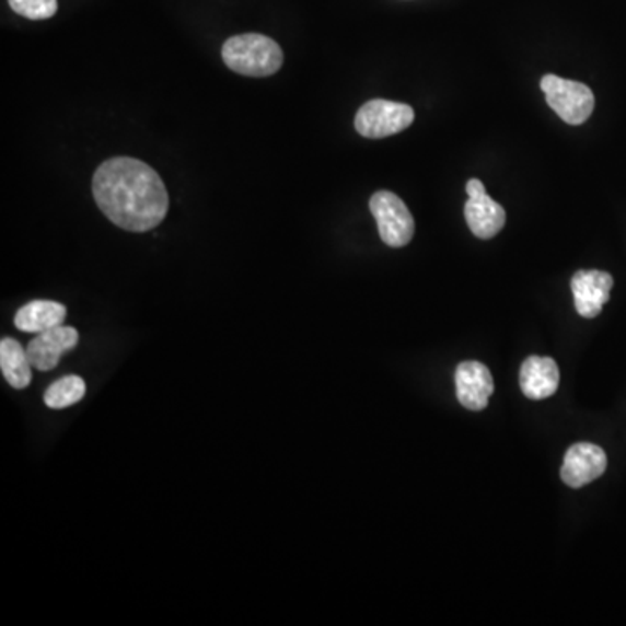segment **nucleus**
Returning <instances> with one entry per match:
<instances>
[{
	"label": "nucleus",
	"mask_w": 626,
	"mask_h": 626,
	"mask_svg": "<svg viewBox=\"0 0 626 626\" xmlns=\"http://www.w3.org/2000/svg\"><path fill=\"white\" fill-rule=\"evenodd\" d=\"M93 194L100 211L127 232L155 229L170 209V195L161 176L132 156L103 162L93 176Z\"/></svg>",
	"instance_id": "nucleus-1"
},
{
	"label": "nucleus",
	"mask_w": 626,
	"mask_h": 626,
	"mask_svg": "<svg viewBox=\"0 0 626 626\" xmlns=\"http://www.w3.org/2000/svg\"><path fill=\"white\" fill-rule=\"evenodd\" d=\"M221 58L235 73L246 77H270L279 72L283 53L274 38L262 34H242L223 44Z\"/></svg>",
	"instance_id": "nucleus-2"
},
{
	"label": "nucleus",
	"mask_w": 626,
	"mask_h": 626,
	"mask_svg": "<svg viewBox=\"0 0 626 626\" xmlns=\"http://www.w3.org/2000/svg\"><path fill=\"white\" fill-rule=\"evenodd\" d=\"M542 90L552 111L557 112L560 119L571 126L587 123L595 108L592 91L581 82L567 81L550 73L543 77Z\"/></svg>",
	"instance_id": "nucleus-3"
},
{
	"label": "nucleus",
	"mask_w": 626,
	"mask_h": 626,
	"mask_svg": "<svg viewBox=\"0 0 626 626\" xmlns=\"http://www.w3.org/2000/svg\"><path fill=\"white\" fill-rule=\"evenodd\" d=\"M381 241L390 247H404L415 235V218L404 200L392 192H376L369 200Z\"/></svg>",
	"instance_id": "nucleus-4"
},
{
	"label": "nucleus",
	"mask_w": 626,
	"mask_h": 626,
	"mask_svg": "<svg viewBox=\"0 0 626 626\" xmlns=\"http://www.w3.org/2000/svg\"><path fill=\"white\" fill-rule=\"evenodd\" d=\"M415 123V111L404 103L371 100L360 106L356 115V129L360 136L380 140L403 132Z\"/></svg>",
	"instance_id": "nucleus-5"
},
{
	"label": "nucleus",
	"mask_w": 626,
	"mask_h": 626,
	"mask_svg": "<svg viewBox=\"0 0 626 626\" xmlns=\"http://www.w3.org/2000/svg\"><path fill=\"white\" fill-rule=\"evenodd\" d=\"M605 468H607V456L604 449L590 442H580L567 451L560 477L567 486L580 489L601 477Z\"/></svg>",
	"instance_id": "nucleus-6"
},
{
	"label": "nucleus",
	"mask_w": 626,
	"mask_h": 626,
	"mask_svg": "<svg viewBox=\"0 0 626 626\" xmlns=\"http://www.w3.org/2000/svg\"><path fill=\"white\" fill-rule=\"evenodd\" d=\"M77 344H79V333H77L76 327L61 324V326L35 335V338L26 347V353H28V359H31L34 369L46 373V371H53L60 362L63 353L72 350Z\"/></svg>",
	"instance_id": "nucleus-7"
},
{
	"label": "nucleus",
	"mask_w": 626,
	"mask_h": 626,
	"mask_svg": "<svg viewBox=\"0 0 626 626\" xmlns=\"http://www.w3.org/2000/svg\"><path fill=\"white\" fill-rule=\"evenodd\" d=\"M575 305L581 317L593 318L602 312L610 301L613 277L607 271L580 270L571 280Z\"/></svg>",
	"instance_id": "nucleus-8"
},
{
	"label": "nucleus",
	"mask_w": 626,
	"mask_h": 626,
	"mask_svg": "<svg viewBox=\"0 0 626 626\" xmlns=\"http://www.w3.org/2000/svg\"><path fill=\"white\" fill-rule=\"evenodd\" d=\"M492 392H495V381L486 366L475 360L457 366L456 394L463 407L470 410L486 409Z\"/></svg>",
	"instance_id": "nucleus-9"
},
{
	"label": "nucleus",
	"mask_w": 626,
	"mask_h": 626,
	"mask_svg": "<svg viewBox=\"0 0 626 626\" xmlns=\"http://www.w3.org/2000/svg\"><path fill=\"white\" fill-rule=\"evenodd\" d=\"M559 366L550 357L533 356L521 368V389L525 397L543 401L559 389Z\"/></svg>",
	"instance_id": "nucleus-10"
},
{
	"label": "nucleus",
	"mask_w": 626,
	"mask_h": 626,
	"mask_svg": "<svg viewBox=\"0 0 626 626\" xmlns=\"http://www.w3.org/2000/svg\"><path fill=\"white\" fill-rule=\"evenodd\" d=\"M465 220L478 239H492L501 232L507 212L487 194L468 197L465 204Z\"/></svg>",
	"instance_id": "nucleus-11"
},
{
	"label": "nucleus",
	"mask_w": 626,
	"mask_h": 626,
	"mask_svg": "<svg viewBox=\"0 0 626 626\" xmlns=\"http://www.w3.org/2000/svg\"><path fill=\"white\" fill-rule=\"evenodd\" d=\"M67 318V309L61 303L47 300H35L18 310L14 326L23 333L38 335L44 331L61 326Z\"/></svg>",
	"instance_id": "nucleus-12"
},
{
	"label": "nucleus",
	"mask_w": 626,
	"mask_h": 626,
	"mask_svg": "<svg viewBox=\"0 0 626 626\" xmlns=\"http://www.w3.org/2000/svg\"><path fill=\"white\" fill-rule=\"evenodd\" d=\"M0 369L9 385L16 390H25L31 385L32 366L25 348L16 339L4 338L0 341Z\"/></svg>",
	"instance_id": "nucleus-13"
},
{
	"label": "nucleus",
	"mask_w": 626,
	"mask_h": 626,
	"mask_svg": "<svg viewBox=\"0 0 626 626\" xmlns=\"http://www.w3.org/2000/svg\"><path fill=\"white\" fill-rule=\"evenodd\" d=\"M85 394V383L81 376H65L55 381L44 394V403L51 409H67L81 403Z\"/></svg>",
	"instance_id": "nucleus-14"
},
{
	"label": "nucleus",
	"mask_w": 626,
	"mask_h": 626,
	"mask_svg": "<svg viewBox=\"0 0 626 626\" xmlns=\"http://www.w3.org/2000/svg\"><path fill=\"white\" fill-rule=\"evenodd\" d=\"M14 13L28 20H47L58 11L56 0H9Z\"/></svg>",
	"instance_id": "nucleus-15"
},
{
	"label": "nucleus",
	"mask_w": 626,
	"mask_h": 626,
	"mask_svg": "<svg viewBox=\"0 0 626 626\" xmlns=\"http://www.w3.org/2000/svg\"><path fill=\"white\" fill-rule=\"evenodd\" d=\"M466 194H468V197H477V195L486 194V187H484V183L480 179H470L466 183Z\"/></svg>",
	"instance_id": "nucleus-16"
}]
</instances>
